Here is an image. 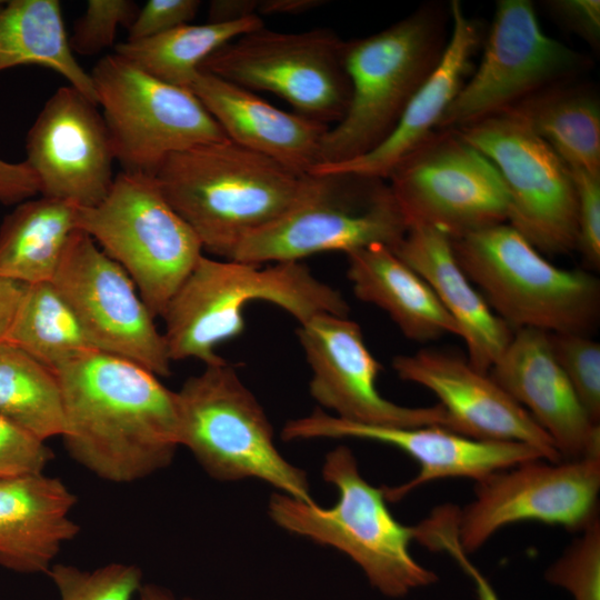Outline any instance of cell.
<instances>
[{"mask_svg": "<svg viewBox=\"0 0 600 600\" xmlns=\"http://www.w3.org/2000/svg\"><path fill=\"white\" fill-rule=\"evenodd\" d=\"M199 0H149L129 28L128 41L156 37L189 23L197 14Z\"/></svg>", "mask_w": 600, "mask_h": 600, "instance_id": "f35d334b", "label": "cell"}, {"mask_svg": "<svg viewBox=\"0 0 600 600\" xmlns=\"http://www.w3.org/2000/svg\"><path fill=\"white\" fill-rule=\"evenodd\" d=\"M546 7L569 31L582 38L593 49H599V0H551L546 2Z\"/></svg>", "mask_w": 600, "mask_h": 600, "instance_id": "ab89813d", "label": "cell"}, {"mask_svg": "<svg viewBox=\"0 0 600 600\" xmlns=\"http://www.w3.org/2000/svg\"><path fill=\"white\" fill-rule=\"evenodd\" d=\"M70 457L102 480L130 483L166 468L178 441L176 392L140 364L99 350L53 369Z\"/></svg>", "mask_w": 600, "mask_h": 600, "instance_id": "6da1fadb", "label": "cell"}, {"mask_svg": "<svg viewBox=\"0 0 600 600\" xmlns=\"http://www.w3.org/2000/svg\"><path fill=\"white\" fill-rule=\"evenodd\" d=\"M600 457L550 462L534 459L478 481L474 500L458 510V538L466 553L499 529L534 520L582 531L598 517Z\"/></svg>", "mask_w": 600, "mask_h": 600, "instance_id": "2e32d148", "label": "cell"}, {"mask_svg": "<svg viewBox=\"0 0 600 600\" xmlns=\"http://www.w3.org/2000/svg\"><path fill=\"white\" fill-rule=\"evenodd\" d=\"M588 67L586 56L542 31L531 1L499 0L481 61L437 130H458L508 111L540 91L573 81Z\"/></svg>", "mask_w": 600, "mask_h": 600, "instance_id": "4fadbf2b", "label": "cell"}, {"mask_svg": "<svg viewBox=\"0 0 600 600\" xmlns=\"http://www.w3.org/2000/svg\"><path fill=\"white\" fill-rule=\"evenodd\" d=\"M449 18V4L427 3L377 33L344 40L350 100L343 118L322 139L319 164L356 159L388 138L439 63Z\"/></svg>", "mask_w": 600, "mask_h": 600, "instance_id": "277c9868", "label": "cell"}, {"mask_svg": "<svg viewBox=\"0 0 600 600\" xmlns=\"http://www.w3.org/2000/svg\"><path fill=\"white\" fill-rule=\"evenodd\" d=\"M312 176L308 194L247 237L228 260L301 261L326 251L349 254L373 244L393 249L404 237L408 226L386 180L349 173Z\"/></svg>", "mask_w": 600, "mask_h": 600, "instance_id": "9c48e42d", "label": "cell"}, {"mask_svg": "<svg viewBox=\"0 0 600 600\" xmlns=\"http://www.w3.org/2000/svg\"><path fill=\"white\" fill-rule=\"evenodd\" d=\"M297 337L312 371L310 394L334 417L367 426H439L452 431L441 404L403 407L379 393L376 382L382 367L356 321L318 314L299 324Z\"/></svg>", "mask_w": 600, "mask_h": 600, "instance_id": "e0dca14e", "label": "cell"}, {"mask_svg": "<svg viewBox=\"0 0 600 600\" xmlns=\"http://www.w3.org/2000/svg\"><path fill=\"white\" fill-rule=\"evenodd\" d=\"M322 474L337 487L338 502L324 509L274 493L269 514L279 527L346 553L362 569L371 586L387 597H403L437 581V574L410 553L414 527L394 519L386 504L383 488L362 478L349 448L340 446L330 451Z\"/></svg>", "mask_w": 600, "mask_h": 600, "instance_id": "5b68a950", "label": "cell"}, {"mask_svg": "<svg viewBox=\"0 0 600 600\" xmlns=\"http://www.w3.org/2000/svg\"><path fill=\"white\" fill-rule=\"evenodd\" d=\"M264 27L260 16L231 22L183 24L164 33L116 46L117 54L150 76L188 88L201 63L222 46Z\"/></svg>", "mask_w": 600, "mask_h": 600, "instance_id": "f546056e", "label": "cell"}, {"mask_svg": "<svg viewBox=\"0 0 600 600\" xmlns=\"http://www.w3.org/2000/svg\"><path fill=\"white\" fill-rule=\"evenodd\" d=\"M388 181L408 229L428 226L457 239L508 221L498 170L457 130H436Z\"/></svg>", "mask_w": 600, "mask_h": 600, "instance_id": "5bb4252c", "label": "cell"}, {"mask_svg": "<svg viewBox=\"0 0 600 600\" xmlns=\"http://www.w3.org/2000/svg\"><path fill=\"white\" fill-rule=\"evenodd\" d=\"M452 28L442 57L417 90L388 138L370 152L356 159L319 164L310 174L349 173L388 180L392 170L437 129L446 110L462 88L471 70L472 58L484 33L469 18L458 0L449 4Z\"/></svg>", "mask_w": 600, "mask_h": 600, "instance_id": "7402d4cb", "label": "cell"}, {"mask_svg": "<svg viewBox=\"0 0 600 600\" xmlns=\"http://www.w3.org/2000/svg\"><path fill=\"white\" fill-rule=\"evenodd\" d=\"M178 441L212 478H256L298 501L316 504L304 471L277 449L257 398L226 360L204 366L176 392Z\"/></svg>", "mask_w": 600, "mask_h": 600, "instance_id": "52a82bcc", "label": "cell"}, {"mask_svg": "<svg viewBox=\"0 0 600 600\" xmlns=\"http://www.w3.org/2000/svg\"><path fill=\"white\" fill-rule=\"evenodd\" d=\"M78 209L47 197L19 203L0 226V278L26 284L52 281L78 229Z\"/></svg>", "mask_w": 600, "mask_h": 600, "instance_id": "4316f807", "label": "cell"}, {"mask_svg": "<svg viewBox=\"0 0 600 600\" xmlns=\"http://www.w3.org/2000/svg\"><path fill=\"white\" fill-rule=\"evenodd\" d=\"M281 437L286 441L354 438L387 443L402 450L419 463L420 471L400 486L383 487L386 500L393 502L432 480L466 477L478 482L497 471L529 460L544 459L537 448L522 442L479 440L439 426L359 424L327 414L320 409L289 421Z\"/></svg>", "mask_w": 600, "mask_h": 600, "instance_id": "d6986e66", "label": "cell"}, {"mask_svg": "<svg viewBox=\"0 0 600 600\" xmlns=\"http://www.w3.org/2000/svg\"><path fill=\"white\" fill-rule=\"evenodd\" d=\"M457 131L498 170L508 196L507 223L541 253L577 250V198L571 171L543 139L510 111Z\"/></svg>", "mask_w": 600, "mask_h": 600, "instance_id": "7c38bea8", "label": "cell"}, {"mask_svg": "<svg viewBox=\"0 0 600 600\" xmlns=\"http://www.w3.org/2000/svg\"><path fill=\"white\" fill-rule=\"evenodd\" d=\"M6 342L52 370L97 350L51 281L26 286Z\"/></svg>", "mask_w": 600, "mask_h": 600, "instance_id": "4dcf8cb0", "label": "cell"}, {"mask_svg": "<svg viewBox=\"0 0 600 600\" xmlns=\"http://www.w3.org/2000/svg\"><path fill=\"white\" fill-rule=\"evenodd\" d=\"M76 494L43 472L0 478V566L19 573H48L80 527L71 518Z\"/></svg>", "mask_w": 600, "mask_h": 600, "instance_id": "cb8c5ba5", "label": "cell"}, {"mask_svg": "<svg viewBox=\"0 0 600 600\" xmlns=\"http://www.w3.org/2000/svg\"><path fill=\"white\" fill-rule=\"evenodd\" d=\"M393 252L432 289L460 330L468 362L489 373L509 344L513 331L489 307L454 257L451 239L428 227H410Z\"/></svg>", "mask_w": 600, "mask_h": 600, "instance_id": "d4e9b609", "label": "cell"}, {"mask_svg": "<svg viewBox=\"0 0 600 600\" xmlns=\"http://www.w3.org/2000/svg\"><path fill=\"white\" fill-rule=\"evenodd\" d=\"M259 0H213L209 4L208 22H231L258 14Z\"/></svg>", "mask_w": 600, "mask_h": 600, "instance_id": "ee69618b", "label": "cell"}, {"mask_svg": "<svg viewBox=\"0 0 600 600\" xmlns=\"http://www.w3.org/2000/svg\"><path fill=\"white\" fill-rule=\"evenodd\" d=\"M326 3V0H259L258 14H302Z\"/></svg>", "mask_w": 600, "mask_h": 600, "instance_id": "f6af8a7d", "label": "cell"}, {"mask_svg": "<svg viewBox=\"0 0 600 600\" xmlns=\"http://www.w3.org/2000/svg\"><path fill=\"white\" fill-rule=\"evenodd\" d=\"M189 89L232 142L300 174H310L320 163L329 126L283 111L249 89L200 70Z\"/></svg>", "mask_w": 600, "mask_h": 600, "instance_id": "603a6c76", "label": "cell"}, {"mask_svg": "<svg viewBox=\"0 0 600 600\" xmlns=\"http://www.w3.org/2000/svg\"><path fill=\"white\" fill-rule=\"evenodd\" d=\"M137 13L138 7L131 0H89L69 38L72 52L92 56L111 47L118 28L129 29Z\"/></svg>", "mask_w": 600, "mask_h": 600, "instance_id": "d590c367", "label": "cell"}, {"mask_svg": "<svg viewBox=\"0 0 600 600\" xmlns=\"http://www.w3.org/2000/svg\"><path fill=\"white\" fill-rule=\"evenodd\" d=\"M343 46L326 28L279 32L262 27L219 48L199 70L251 91L272 92L297 113L336 124L350 100Z\"/></svg>", "mask_w": 600, "mask_h": 600, "instance_id": "8fae6325", "label": "cell"}, {"mask_svg": "<svg viewBox=\"0 0 600 600\" xmlns=\"http://www.w3.org/2000/svg\"><path fill=\"white\" fill-rule=\"evenodd\" d=\"M456 259L511 329L588 334L600 314V284L553 266L509 223L451 239Z\"/></svg>", "mask_w": 600, "mask_h": 600, "instance_id": "8992f818", "label": "cell"}, {"mask_svg": "<svg viewBox=\"0 0 600 600\" xmlns=\"http://www.w3.org/2000/svg\"><path fill=\"white\" fill-rule=\"evenodd\" d=\"M573 81L540 91L508 111L521 118L569 168L600 176L599 99L593 90Z\"/></svg>", "mask_w": 600, "mask_h": 600, "instance_id": "f1b7e54d", "label": "cell"}, {"mask_svg": "<svg viewBox=\"0 0 600 600\" xmlns=\"http://www.w3.org/2000/svg\"><path fill=\"white\" fill-rule=\"evenodd\" d=\"M0 416L42 441L64 428L54 371L8 342H0Z\"/></svg>", "mask_w": 600, "mask_h": 600, "instance_id": "1f68e13d", "label": "cell"}, {"mask_svg": "<svg viewBox=\"0 0 600 600\" xmlns=\"http://www.w3.org/2000/svg\"><path fill=\"white\" fill-rule=\"evenodd\" d=\"M576 198L579 250L593 269L600 266V176L571 169Z\"/></svg>", "mask_w": 600, "mask_h": 600, "instance_id": "74e56055", "label": "cell"}, {"mask_svg": "<svg viewBox=\"0 0 600 600\" xmlns=\"http://www.w3.org/2000/svg\"><path fill=\"white\" fill-rule=\"evenodd\" d=\"M39 193L38 180L23 162L11 163L0 159V202L21 203Z\"/></svg>", "mask_w": 600, "mask_h": 600, "instance_id": "60d3db41", "label": "cell"}, {"mask_svg": "<svg viewBox=\"0 0 600 600\" xmlns=\"http://www.w3.org/2000/svg\"><path fill=\"white\" fill-rule=\"evenodd\" d=\"M549 582L567 589L574 600H600V521L582 534L546 572Z\"/></svg>", "mask_w": 600, "mask_h": 600, "instance_id": "e575fe53", "label": "cell"}, {"mask_svg": "<svg viewBox=\"0 0 600 600\" xmlns=\"http://www.w3.org/2000/svg\"><path fill=\"white\" fill-rule=\"evenodd\" d=\"M93 347L158 377L171 372L167 343L127 271L77 229L51 281Z\"/></svg>", "mask_w": 600, "mask_h": 600, "instance_id": "9a60e30c", "label": "cell"}, {"mask_svg": "<svg viewBox=\"0 0 600 600\" xmlns=\"http://www.w3.org/2000/svg\"><path fill=\"white\" fill-rule=\"evenodd\" d=\"M392 367L404 381L432 391L459 434L516 441L537 448L550 462L562 460L548 433L490 376L468 361L437 350L399 354Z\"/></svg>", "mask_w": 600, "mask_h": 600, "instance_id": "ffe728a7", "label": "cell"}, {"mask_svg": "<svg viewBox=\"0 0 600 600\" xmlns=\"http://www.w3.org/2000/svg\"><path fill=\"white\" fill-rule=\"evenodd\" d=\"M52 458L46 441L0 416V478L43 472Z\"/></svg>", "mask_w": 600, "mask_h": 600, "instance_id": "8d00e7d4", "label": "cell"}, {"mask_svg": "<svg viewBox=\"0 0 600 600\" xmlns=\"http://www.w3.org/2000/svg\"><path fill=\"white\" fill-rule=\"evenodd\" d=\"M490 377L548 433L562 460L600 457L594 423L559 366L550 333L517 329Z\"/></svg>", "mask_w": 600, "mask_h": 600, "instance_id": "44dd1931", "label": "cell"}, {"mask_svg": "<svg viewBox=\"0 0 600 600\" xmlns=\"http://www.w3.org/2000/svg\"><path fill=\"white\" fill-rule=\"evenodd\" d=\"M254 301L278 306L299 324L318 314L348 317L350 311L341 292L301 261L262 267L202 254L161 316L171 361H223L217 347L242 333L243 309Z\"/></svg>", "mask_w": 600, "mask_h": 600, "instance_id": "3957f363", "label": "cell"}, {"mask_svg": "<svg viewBox=\"0 0 600 600\" xmlns=\"http://www.w3.org/2000/svg\"><path fill=\"white\" fill-rule=\"evenodd\" d=\"M116 161L124 171L154 174L170 154L228 139L194 96L113 53L90 73Z\"/></svg>", "mask_w": 600, "mask_h": 600, "instance_id": "30bf717a", "label": "cell"}, {"mask_svg": "<svg viewBox=\"0 0 600 600\" xmlns=\"http://www.w3.org/2000/svg\"><path fill=\"white\" fill-rule=\"evenodd\" d=\"M26 283L0 278V342H6Z\"/></svg>", "mask_w": 600, "mask_h": 600, "instance_id": "7bdbcfd3", "label": "cell"}, {"mask_svg": "<svg viewBox=\"0 0 600 600\" xmlns=\"http://www.w3.org/2000/svg\"><path fill=\"white\" fill-rule=\"evenodd\" d=\"M60 600H133L142 586L136 564L112 562L93 570L53 563L47 573Z\"/></svg>", "mask_w": 600, "mask_h": 600, "instance_id": "d6a6232c", "label": "cell"}, {"mask_svg": "<svg viewBox=\"0 0 600 600\" xmlns=\"http://www.w3.org/2000/svg\"><path fill=\"white\" fill-rule=\"evenodd\" d=\"M3 4H4V2H3V1H0V9L2 8Z\"/></svg>", "mask_w": 600, "mask_h": 600, "instance_id": "7dc6e473", "label": "cell"}, {"mask_svg": "<svg viewBox=\"0 0 600 600\" xmlns=\"http://www.w3.org/2000/svg\"><path fill=\"white\" fill-rule=\"evenodd\" d=\"M433 550L448 552L474 583L479 600H500L487 578L473 566L460 546L453 528L439 530L432 540Z\"/></svg>", "mask_w": 600, "mask_h": 600, "instance_id": "b9f144b4", "label": "cell"}, {"mask_svg": "<svg viewBox=\"0 0 600 600\" xmlns=\"http://www.w3.org/2000/svg\"><path fill=\"white\" fill-rule=\"evenodd\" d=\"M28 64L53 70L98 104L90 73L70 48L57 0H11L0 9V72Z\"/></svg>", "mask_w": 600, "mask_h": 600, "instance_id": "83f0119b", "label": "cell"}, {"mask_svg": "<svg viewBox=\"0 0 600 600\" xmlns=\"http://www.w3.org/2000/svg\"><path fill=\"white\" fill-rule=\"evenodd\" d=\"M347 258L356 297L386 311L406 338L423 342L447 333L460 337L430 286L390 247L373 244Z\"/></svg>", "mask_w": 600, "mask_h": 600, "instance_id": "484cf974", "label": "cell"}, {"mask_svg": "<svg viewBox=\"0 0 600 600\" xmlns=\"http://www.w3.org/2000/svg\"><path fill=\"white\" fill-rule=\"evenodd\" d=\"M77 228L127 271L154 318L203 254L196 233L149 173L114 176L101 202L79 207Z\"/></svg>", "mask_w": 600, "mask_h": 600, "instance_id": "ba28073f", "label": "cell"}, {"mask_svg": "<svg viewBox=\"0 0 600 600\" xmlns=\"http://www.w3.org/2000/svg\"><path fill=\"white\" fill-rule=\"evenodd\" d=\"M153 176L202 249L226 260L299 203L314 179L229 139L172 153Z\"/></svg>", "mask_w": 600, "mask_h": 600, "instance_id": "7a4b0ae2", "label": "cell"}, {"mask_svg": "<svg viewBox=\"0 0 600 600\" xmlns=\"http://www.w3.org/2000/svg\"><path fill=\"white\" fill-rule=\"evenodd\" d=\"M137 596L138 600H179L167 589L152 583H142Z\"/></svg>", "mask_w": 600, "mask_h": 600, "instance_id": "bcb514c9", "label": "cell"}, {"mask_svg": "<svg viewBox=\"0 0 600 600\" xmlns=\"http://www.w3.org/2000/svg\"><path fill=\"white\" fill-rule=\"evenodd\" d=\"M26 151L42 197L88 208L112 186L116 159L102 113L69 84L44 103L28 131Z\"/></svg>", "mask_w": 600, "mask_h": 600, "instance_id": "ac0fdd59", "label": "cell"}, {"mask_svg": "<svg viewBox=\"0 0 600 600\" xmlns=\"http://www.w3.org/2000/svg\"><path fill=\"white\" fill-rule=\"evenodd\" d=\"M553 354L594 423L600 419V344L587 334L550 333Z\"/></svg>", "mask_w": 600, "mask_h": 600, "instance_id": "836d02e7", "label": "cell"}]
</instances>
